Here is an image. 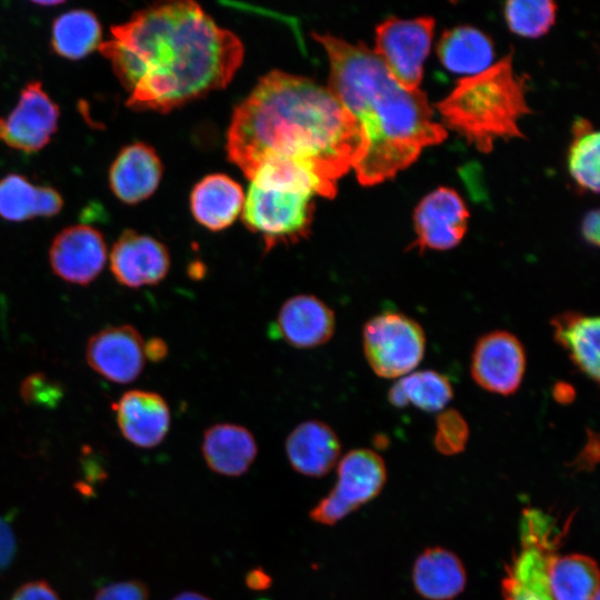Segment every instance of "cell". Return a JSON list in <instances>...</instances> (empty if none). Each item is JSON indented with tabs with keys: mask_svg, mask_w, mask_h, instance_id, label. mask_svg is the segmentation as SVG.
Masks as SVG:
<instances>
[{
	"mask_svg": "<svg viewBox=\"0 0 600 600\" xmlns=\"http://www.w3.org/2000/svg\"><path fill=\"white\" fill-rule=\"evenodd\" d=\"M227 151L248 179L262 166L293 167L331 199L338 180L361 160L364 140L357 120L328 88L271 71L236 108Z\"/></svg>",
	"mask_w": 600,
	"mask_h": 600,
	"instance_id": "1",
	"label": "cell"
},
{
	"mask_svg": "<svg viewBox=\"0 0 600 600\" xmlns=\"http://www.w3.org/2000/svg\"><path fill=\"white\" fill-rule=\"evenodd\" d=\"M110 31L98 49L134 110L164 113L222 89L243 59L240 39L193 1L152 4Z\"/></svg>",
	"mask_w": 600,
	"mask_h": 600,
	"instance_id": "2",
	"label": "cell"
},
{
	"mask_svg": "<svg viewBox=\"0 0 600 600\" xmlns=\"http://www.w3.org/2000/svg\"><path fill=\"white\" fill-rule=\"evenodd\" d=\"M313 36L329 58L328 90L363 134L364 152L353 168L360 184L370 187L393 178L424 148L447 138L426 93L401 87L373 50L329 34Z\"/></svg>",
	"mask_w": 600,
	"mask_h": 600,
	"instance_id": "3",
	"label": "cell"
},
{
	"mask_svg": "<svg viewBox=\"0 0 600 600\" xmlns=\"http://www.w3.org/2000/svg\"><path fill=\"white\" fill-rule=\"evenodd\" d=\"M526 82L513 70V53L487 70L460 79L436 104L443 123L480 152L489 153L498 139L522 138L519 120L531 112Z\"/></svg>",
	"mask_w": 600,
	"mask_h": 600,
	"instance_id": "4",
	"label": "cell"
},
{
	"mask_svg": "<svg viewBox=\"0 0 600 600\" xmlns=\"http://www.w3.org/2000/svg\"><path fill=\"white\" fill-rule=\"evenodd\" d=\"M242 221L264 241V249L296 243L308 237L316 192L303 184L276 179L250 180Z\"/></svg>",
	"mask_w": 600,
	"mask_h": 600,
	"instance_id": "5",
	"label": "cell"
},
{
	"mask_svg": "<svg viewBox=\"0 0 600 600\" xmlns=\"http://www.w3.org/2000/svg\"><path fill=\"white\" fill-rule=\"evenodd\" d=\"M362 346L372 371L391 379L409 373L420 363L426 336L422 327L407 314L383 311L363 326Z\"/></svg>",
	"mask_w": 600,
	"mask_h": 600,
	"instance_id": "6",
	"label": "cell"
},
{
	"mask_svg": "<svg viewBox=\"0 0 600 600\" xmlns=\"http://www.w3.org/2000/svg\"><path fill=\"white\" fill-rule=\"evenodd\" d=\"M387 480L383 459L373 450L354 449L346 453L337 468V482L309 512L312 521L333 526L371 501Z\"/></svg>",
	"mask_w": 600,
	"mask_h": 600,
	"instance_id": "7",
	"label": "cell"
},
{
	"mask_svg": "<svg viewBox=\"0 0 600 600\" xmlns=\"http://www.w3.org/2000/svg\"><path fill=\"white\" fill-rule=\"evenodd\" d=\"M434 19L389 18L376 28L373 52L392 78L404 89H419L429 56Z\"/></svg>",
	"mask_w": 600,
	"mask_h": 600,
	"instance_id": "8",
	"label": "cell"
},
{
	"mask_svg": "<svg viewBox=\"0 0 600 600\" xmlns=\"http://www.w3.org/2000/svg\"><path fill=\"white\" fill-rule=\"evenodd\" d=\"M523 522L520 552L510 562L502 580L503 600H552L546 568L550 554L557 551L562 532L551 540V524L537 511H527Z\"/></svg>",
	"mask_w": 600,
	"mask_h": 600,
	"instance_id": "9",
	"label": "cell"
},
{
	"mask_svg": "<svg viewBox=\"0 0 600 600\" xmlns=\"http://www.w3.org/2000/svg\"><path fill=\"white\" fill-rule=\"evenodd\" d=\"M470 371L482 389L510 396L519 389L524 376V348L509 331L488 332L474 346Z\"/></svg>",
	"mask_w": 600,
	"mask_h": 600,
	"instance_id": "10",
	"label": "cell"
},
{
	"mask_svg": "<svg viewBox=\"0 0 600 600\" xmlns=\"http://www.w3.org/2000/svg\"><path fill=\"white\" fill-rule=\"evenodd\" d=\"M59 107L42 89L41 82H29L14 109L0 118V141L12 149L34 152L42 149L57 131Z\"/></svg>",
	"mask_w": 600,
	"mask_h": 600,
	"instance_id": "11",
	"label": "cell"
},
{
	"mask_svg": "<svg viewBox=\"0 0 600 600\" xmlns=\"http://www.w3.org/2000/svg\"><path fill=\"white\" fill-rule=\"evenodd\" d=\"M469 211L457 191L440 187L427 194L416 207L413 248L420 252L449 250L463 239L468 227Z\"/></svg>",
	"mask_w": 600,
	"mask_h": 600,
	"instance_id": "12",
	"label": "cell"
},
{
	"mask_svg": "<svg viewBox=\"0 0 600 600\" xmlns=\"http://www.w3.org/2000/svg\"><path fill=\"white\" fill-rule=\"evenodd\" d=\"M88 364L116 383H130L144 367V342L130 324L111 326L94 333L86 348Z\"/></svg>",
	"mask_w": 600,
	"mask_h": 600,
	"instance_id": "13",
	"label": "cell"
},
{
	"mask_svg": "<svg viewBox=\"0 0 600 600\" xmlns=\"http://www.w3.org/2000/svg\"><path fill=\"white\" fill-rule=\"evenodd\" d=\"M106 260L103 236L87 224L63 229L56 236L49 250L52 271L73 284L91 283L102 271Z\"/></svg>",
	"mask_w": 600,
	"mask_h": 600,
	"instance_id": "14",
	"label": "cell"
},
{
	"mask_svg": "<svg viewBox=\"0 0 600 600\" xmlns=\"http://www.w3.org/2000/svg\"><path fill=\"white\" fill-rule=\"evenodd\" d=\"M110 269L122 286L139 289L160 283L170 269V254L157 239L126 230L110 254Z\"/></svg>",
	"mask_w": 600,
	"mask_h": 600,
	"instance_id": "15",
	"label": "cell"
},
{
	"mask_svg": "<svg viewBox=\"0 0 600 600\" xmlns=\"http://www.w3.org/2000/svg\"><path fill=\"white\" fill-rule=\"evenodd\" d=\"M274 330L280 339L298 349L327 343L336 329L333 310L313 294H296L283 302Z\"/></svg>",
	"mask_w": 600,
	"mask_h": 600,
	"instance_id": "16",
	"label": "cell"
},
{
	"mask_svg": "<svg viewBox=\"0 0 600 600\" xmlns=\"http://www.w3.org/2000/svg\"><path fill=\"white\" fill-rule=\"evenodd\" d=\"M113 410L121 434L136 447H157L170 429V408L157 392L130 390L113 404Z\"/></svg>",
	"mask_w": 600,
	"mask_h": 600,
	"instance_id": "17",
	"label": "cell"
},
{
	"mask_svg": "<svg viewBox=\"0 0 600 600\" xmlns=\"http://www.w3.org/2000/svg\"><path fill=\"white\" fill-rule=\"evenodd\" d=\"M284 449L294 471L307 477L321 478L338 462L341 442L328 423L307 420L290 431Z\"/></svg>",
	"mask_w": 600,
	"mask_h": 600,
	"instance_id": "18",
	"label": "cell"
},
{
	"mask_svg": "<svg viewBox=\"0 0 600 600\" xmlns=\"http://www.w3.org/2000/svg\"><path fill=\"white\" fill-rule=\"evenodd\" d=\"M161 174L162 164L154 150L136 142L122 148L111 164L110 188L122 202L134 204L156 191Z\"/></svg>",
	"mask_w": 600,
	"mask_h": 600,
	"instance_id": "19",
	"label": "cell"
},
{
	"mask_svg": "<svg viewBox=\"0 0 600 600\" xmlns=\"http://www.w3.org/2000/svg\"><path fill=\"white\" fill-rule=\"evenodd\" d=\"M202 457L213 472L224 477L244 474L258 454L254 436L246 427L221 422L209 427L201 441Z\"/></svg>",
	"mask_w": 600,
	"mask_h": 600,
	"instance_id": "20",
	"label": "cell"
},
{
	"mask_svg": "<svg viewBox=\"0 0 600 600\" xmlns=\"http://www.w3.org/2000/svg\"><path fill=\"white\" fill-rule=\"evenodd\" d=\"M190 200L196 220L211 231H220L232 224L241 212L244 194L231 178L210 174L193 188Z\"/></svg>",
	"mask_w": 600,
	"mask_h": 600,
	"instance_id": "21",
	"label": "cell"
},
{
	"mask_svg": "<svg viewBox=\"0 0 600 600\" xmlns=\"http://www.w3.org/2000/svg\"><path fill=\"white\" fill-rule=\"evenodd\" d=\"M599 318L567 311L551 320L553 338L571 362L588 378L599 381Z\"/></svg>",
	"mask_w": 600,
	"mask_h": 600,
	"instance_id": "22",
	"label": "cell"
},
{
	"mask_svg": "<svg viewBox=\"0 0 600 600\" xmlns=\"http://www.w3.org/2000/svg\"><path fill=\"white\" fill-rule=\"evenodd\" d=\"M412 581L417 592L428 600H451L464 589L467 574L457 554L436 547L417 558Z\"/></svg>",
	"mask_w": 600,
	"mask_h": 600,
	"instance_id": "23",
	"label": "cell"
},
{
	"mask_svg": "<svg viewBox=\"0 0 600 600\" xmlns=\"http://www.w3.org/2000/svg\"><path fill=\"white\" fill-rule=\"evenodd\" d=\"M546 579L552 600H592L599 594L598 564L586 554L552 552Z\"/></svg>",
	"mask_w": 600,
	"mask_h": 600,
	"instance_id": "24",
	"label": "cell"
},
{
	"mask_svg": "<svg viewBox=\"0 0 600 600\" xmlns=\"http://www.w3.org/2000/svg\"><path fill=\"white\" fill-rule=\"evenodd\" d=\"M437 54L447 70L470 77L492 66L494 50L486 33L470 26H461L442 33Z\"/></svg>",
	"mask_w": 600,
	"mask_h": 600,
	"instance_id": "25",
	"label": "cell"
},
{
	"mask_svg": "<svg viewBox=\"0 0 600 600\" xmlns=\"http://www.w3.org/2000/svg\"><path fill=\"white\" fill-rule=\"evenodd\" d=\"M63 206L58 191L37 187L20 174L10 173L0 180V217L20 222L33 217H51Z\"/></svg>",
	"mask_w": 600,
	"mask_h": 600,
	"instance_id": "26",
	"label": "cell"
},
{
	"mask_svg": "<svg viewBox=\"0 0 600 600\" xmlns=\"http://www.w3.org/2000/svg\"><path fill=\"white\" fill-rule=\"evenodd\" d=\"M101 26L93 12L74 9L59 16L52 24L51 46L56 53L79 60L98 49Z\"/></svg>",
	"mask_w": 600,
	"mask_h": 600,
	"instance_id": "27",
	"label": "cell"
},
{
	"mask_svg": "<svg viewBox=\"0 0 600 600\" xmlns=\"http://www.w3.org/2000/svg\"><path fill=\"white\" fill-rule=\"evenodd\" d=\"M453 396L449 379L433 370L418 371L403 377L389 390V402L402 408L412 403L420 410H442Z\"/></svg>",
	"mask_w": 600,
	"mask_h": 600,
	"instance_id": "28",
	"label": "cell"
},
{
	"mask_svg": "<svg viewBox=\"0 0 600 600\" xmlns=\"http://www.w3.org/2000/svg\"><path fill=\"white\" fill-rule=\"evenodd\" d=\"M573 139L569 150L568 168L576 183L594 193L599 192V132L579 118L572 127Z\"/></svg>",
	"mask_w": 600,
	"mask_h": 600,
	"instance_id": "29",
	"label": "cell"
},
{
	"mask_svg": "<svg viewBox=\"0 0 600 600\" xmlns=\"http://www.w3.org/2000/svg\"><path fill=\"white\" fill-rule=\"evenodd\" d=\"M557 4L550 0H512L504 6L510 30L521 37L538 38L553 26Z\"/></svg>",
	"mask_w": 600,
	"mask_h": 600,
	"instance_id": "30",
	"label": "cell"
},
{
	"mask_svg": "<svg viewBox=\"0 0 600 600\" xmlns=\"http://www.w3.org/2000/svg\"><path fill=\"white\" fill-rule=\"evenodd\" d=\"M469 427L456 409L443 410L437 418L433 438L437 450L443 454L461 452L468 441Z\"/></svg>",
	"mask_w": 600,
	"mask_h": 600,
	"instance_id": "31",
	"label": "cell"
},
{
	"mask_svg": "<svg viewBox=\"0 0 600 600\" xmlns=\"http://www.w3.org/2000/svg\"><path fill=\"white\" fill-rule=\"evenodd\" d=\"M20 393L27 403L54 407L63 391L58 382L42 373H33L23 380Z\"/></svg>",
	"mask_w": 600,
	"mask_h": 600,
	"instance_id": "32",
	"label": "cell"
},
{
	"mask_svg": "<svg viewBox=\"0 0 600 600\" xmlns=\"http://www.w3.org/2000/svg\"><path fill=\"white\" fill-rule=\"evenodd\" d=\"M149 590L140 580H123L100 588L92 600H148Z\"/></svg>",
	"mask_w": 600,
	"mask_h": 600,
	"instance_id": "33",
	"label": "cell"
},
{
	"mask_svg": "<svg viewBox=\"0 0 600 600\" xmlns=\"http://www.w3.org/2000/svg\"><path fill=\"white\" fill-rule=\"evenodd\" d=\"M9 600H61L53 587L44 580L21 584Z\"/></svg>",
	"mask_w": 600,
	"mask_h": 600,
	"instance_id": "34",
	"label": "cell"
},
{
	"mask_svg": "<svg viewBox=\"0 0 600 600\" xmlns=\"http://www.w3.org/2000/svg\"><path fill=\"white\" fill-rule=\"evenodd\" d=\"M16 553V539L10 526L0 517V571L6 569Z\"/></svg>",
	"mask_w": 600,
	"mask_h": 600,
	"instance_id": "35",
	"label": "cell"
},
{
	"mask_svg": "<svg viewBox=\"0 0 600 600\" xmlns=\"http://www.w3.org/2000/svg\"><path fill=\"white\" fill-rule=\"evenodd\" d=\"M599 460V437L592 430H588V441L577 457L574 466L579 469H592Z\"/></svg>",
	"mask_w": 600,
	"mask_h": 600,
	"instance_id": "36",
	"label": "cell"
},
{
	"mask_svg": "<svg viewBox=\"0 0 600 600\" xmlns=\"http://www.w3.org/2000/svg\"><path fill=\"white\" fill-rule=\"evenodd\" d=\"M599 224H600V218H599V211L592 210L587 213V216L583 218L582 221V236L586 241L589 243L598 247L599 246Z\"/></svg>",
	"mask_w": 600,
	"mask_h": 600,
	"instance_id": "37",
	"label": "cell"
},
{
	"mask_svg": "<svg viewBox=\"0 0 600 600\" xmlns=\"http://www.w3.org/2000/svg\"><path fill=\"white\" fill-rule=\"evenodd\" d=\"M168 353L166 342L160 338H151L144 342V356L153 362L161 361Z\"/></svg>",
	"mask_w": 600,
	"mask_h": 600,
	"instance_id": "38",
	"label": "cell"
},
{
	"mask_svg": "<svg viewBox=\"0 0 600 600\" xmlns=\"http://www.w3.org/2000/svg\"><path fill=\"white\" fill-rule=\"evenodd\" d=\"M246 583L250 589L264 590L271 586V578L261 569H252L246 577Z\"/></svg>",
	"mask_w": 600,
	"mask_h": 600,
	"instance_id": "39",
	"label": "cell"
},
{
	"mask_svg": "<svg viewBox=\"0 0 600 600\" xmlns=\"http://www.w3.org/2000/svg\"><path fill=\"white\" fill-rule=\"evenodd\" d=\"M552 393L556 401L562 404L572 402L576 394L574 388L567 382H557L553 386Z\"/></svg>",
	"mask_w": 600,
	"mask_h": 600,
	"instance_id": "40",
	"label": "cell"
},
{
	"mask_svg": "<svg viewBox=\"0 0 600 600\" xmlns=\"http://www.w3.org/2000/svg\"><path fill=\"white\" fill-rule=\"evenodd\" d=\"M171 600H212L209 597L196 592V591H183L173 597Z\"/></svg>",
	"mask_w": 600,
	"mask_h": 600,
	"instance_id": "41",
	"label": "cell"
},
{
	"mask_svg": "<svg viewBox=\"0 0 600 600\" xmlns=\"http://www.w3.org/2000/svg\"><path fill=\"white\" fill-rule=\"evenodd\" d=\"M63 1H36L34 3L41 4V6H57L62 3Z\"/></svg>",
	"mask_w": 600,
	"mask_h": 600,
	"instance_id": "42",
	"label": "cell"
},
{
	"mask_svg": "<svg viewBox=\"0 0 600 600\" xmlns=\"http://www.w3.org/2000/svg\"><path fill=\"white\" fill-rule=\"evenodd\" d=\"M592 600H599V594H597Z\"/></svg>",
	"mask_w": 600,
	"mask_h": 600,
	"instance_id": "43",
	"label": "cell"
}]
</instances>
